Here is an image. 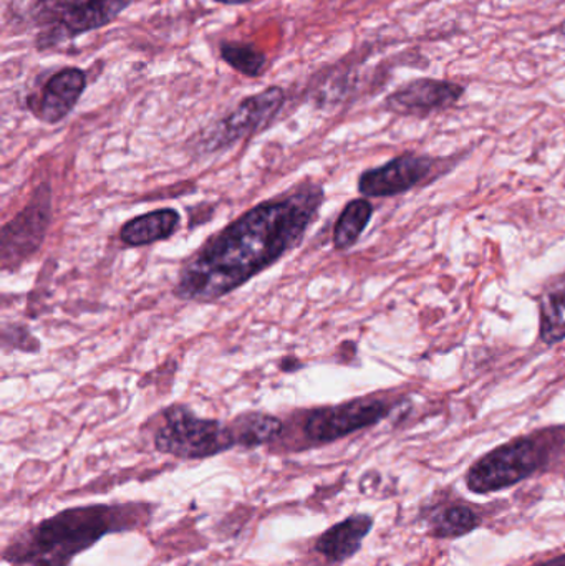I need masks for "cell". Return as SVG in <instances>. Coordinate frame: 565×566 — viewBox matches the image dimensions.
<instances>
[{
    "instance_id": "obj_15",
    "label": "cell",
    "mask_w": 565,
    "mask_h": 566,
    "mask_svg": "<svg viewBox=\"0 0 565 566\" xmlns=\"http://www.w3.org/2000/svg\"><path fill=\"white\" fill-rule=\"evenodd\" d=\"M541 339L556 345L565 339V277L554 282L540 300Z\"/></svg>"
},
{
    "instance_id": "obj_12",
    "label": "cell",
    "mask_w": 565,
    "mask_h": 566,
    "mask_svg": "<svg viewBox=\"0 0 565 566\" xmlns=\"http://www.w3.org/2000/svg\"><path fill=\"white\" fill-rule=\"evenodd\" d=\"M372 528H374V517L370 515H350L345 521L332 525L317 538L315 552L332 564H344L358 554Z\"/></svg>"
},
{
    "instance_id": "obj_14",
    "label": "cell",
    "mask_w": 565,
    "mask_h": 566,
    "mask_svg": "<svg viewBox=\"0 0 565 566\" xmlns=\"http://www.w3.org/2000/svg\"><path fill=\"white\" fill-rule=\"evenodd\" d=\"M229 426L234 434L236 446L245 449L261 448V446L275 441L284 429L281 419L271 415H262V412L239 416Z\"/></svg>"
},
{
    "instance_id": "obj_1",
    "label": "cell",
    "mask_w": 565,
    "mask_h": 566,
    "mask_svg": "<svg viewBox=\"0 0 565 566\" xmlns=\"http://www.w3.org/2000/svg\"><path fill=\"white\" fill-rule=\"evenodd\" d=\"M322 202L321 186L307 182L255 206L196 252L179 274L176 296L205 303L234 292L301 244Z\"/></svg>"
},
{
    "instance_id": "obj_17",
    "label": "cell",
    "mask_w": 565,
    "mask_h": 566,
    "mask_svg": "<svg viewBox=\"0 0 565 566\" xmlns=\"http://www.w3.org/2000/svg\"><path fill=\"white\" fill-rule=\"evenodd\" d=\"M480 524V515L473 509L467 505H451L431 517L430 535L433 538L451 541L471 534Z\"/></svg>"
},
{
    "instance_id": "obj_19",
    "label": "cell",
    "mask_w": 565,
    "mask_h": 566,
    "mask_svg": "<svg viewBox=\"0 0 565 566\" xmlns=\"http://www.w3.org/2000/svg\"><path fill=\"white\" fill-rule=\"evenodd\" d=\"M216 3L221 6L236 7V6H248V3L255 2V0H215Z\"/></svg>"
},
{
    "instance_id": "obj_9",
    "label": "cell",
    "mask_w": 565,
    "mask_h": 566,
    "mask_svg": "<svg viewBox=\"0 0 565 566\" xmlns=\"http://www.w3.org/2000/svg\"><path fill=\"white\" fill-rule=\"evenodd\" d=\"M467 86L453 80L415 78L398 86L385 98L384 108L398 116L427 118L454 108L463 99Z\"/></svg>"
},
{
    "instance_id": "obj_7",
    "label": "cell",
    "mask_w": 565,
    "mask_h": 566,
    "mask_svg": "<svg viewBox=\"0 0 565 566\" xmlns=\"http://www.w3.org/2000/svg\"><path fill=\"white\" fill-rule=\"evenodd\" d=\"M395 402L381 398H360L315 409L305 421V436L315 444H328L388 418Z\"/></svg>"
},
{
    "instance_id": "obj_6",
    "label": "cell",
    "mask_w": 565,
    "mask_h": 566,
    "mask_svg": "<svg viewBox=\"0 0 565 566\" xmlns=\"http://www.w3.org/2000/svg\"><path fill=\"white\" fill-rule=\"evenodd\" d=\"M287 93L282 86L272 85L255 95L242 99L228 116L206 129L199 139L205 153L221 151L241 139L251 138L274 122L284 108Z\"/></svg>"
},
{
    "instance_id": "obj_2",
    "label": "cell",
    "mask_w": 565,
    "mask_h": 566,
    "mask_svg": "<svg viewBox=\"0 0 565 566\" xmlns=\"http://www.w3.org/2000/svg\"><path fill=\"white\" fill-rule=\"evenodd\" d=\"M151 505L92 504L65 509L17 532L2 552L13 566H70L103 537L136 531L151 521Z\"/></svg>"
},
{
    "instance_id": "obj_20",
    "label": "cell",
    "mask_w": 565,
    "mask_h": 566,
    "mask_svg": "<svg viewBox=\"0 0 565 566\" xmlns=\"http://www.w3.org/2000/svg\"><path fill=\"white\" fill-rule=\"evenodd\" d=\"M533 566H565V555H559V557L551 558V560L543 562V564H537Z\"/></svg>"
},
{
    "instance_id": "obj_16",
    "label": "cell",
    "mask_w": 565,
    "mask_h": 566,
    "mask_svg": "<svg viewBox=\"0 0 565 566\" xmlns=\"http://www.w3.org/2000/svg\"><path fill=\"white\" fill-rule=\"evenodd\" d=\"M374 216V206L367 199L348 202L335 224L334 244L338 251H347L357 244Z\"/></svg>"
},
{
    "instance_id": "obj_10",
    "label": "cell",
    "mask_w": 565,
    "mask_h": 566,
    "mask_svg": "<svg viewBox=\"0 0 565 566\" xmlns=\"http://www.w3.org/2000/svg\"><path fill=\"white\" fill-rule=\"evenodd\" d=\"M88 86V75L80 66H62L50 73L27 96V108L39 122L59 125L79 105Z\"/></svg>"
},
{
    "instance_id": "obj_4",
    "label": "cell",
    "mask_w": 565,
    "mask_h": 566,
    "mask_svg": "<svg viewBox=\"0 0 565 566\" xmlns=\"http://www.w3.org/2000/svg\"><path fill=\"white\" fill-rule=\"evenodd\" d=\"M136 0H30V25L36 52H50L115 22Z\"/></svg>"
},
{
    "instance_id": "obj_5",
    "label": "cell",
    "mask_w": 565,
    "mask_h": 566,
    "mask_svg": "<svg viewBox=\"0 0 565 566\" xmlns=\"http://www.w3.org/2000/svg\"><path fill=\"white\" fill-rule=\"evenodd\" d=\"M236 446L231 426L215 419L198 418L185 406L163 412V424L155 432V448L161 454L186 461L215 458Z\"/></svg>"
},
{
    "instance_id": "obj_3",
    "label": "cell",
    "mask_w": 565,
    "mask_h": 566,
    "mask_svg": "<svg viewBox=\"0 0 565 566\" xmlns=\"http://www.w3.org/2000/svg\"><path fill=\"white\" fill-rule=\"evenodd\" d=\"M565 449V426L514 439L471 465L467 485L474 494H493L543 471Z\"/></svg>"
},
{
    "instance_id": "obj_13",
    "label": "cell",
    "mask_w": 565,
    "mask_h": 566,
    "mask_svg": "<svg viewBox=\"0 0 565 566\" xmlns=\"http://www.w3.org/2000/svg\"><path fill=\"white\" fill-rule=\"evenodd\" d=\"M178 226L179 214L175 209H158L126 222L119 231V239L123 244L142 248L171 238Z\"/></svg>"
},
{
    "instance_id": "obj_18",
    "label": "cell",
    "mask_w": 565,
    "mask_h": 566,
    "mask_svg": "<svg viewBox=\"0 0 565 566\" xmlns=\"http://www.w3.org/2000/svg\"><path fill=\"white\" fill-rule=\"evenodd\" d=\"M219 56L234 72L241 73L248 78H259V76L264 75L269 65L268 55L258 46L248 42L226 40L219 45Z\"/></svg>"
},
{
    "instance_id": "obj_11",
    "label": "cell",
    "mask_w": 565,
    "mask_h": 566,
    "mask_svg": "<svg viewBox=\"0 0 565 566\" xmlns=\"http://www.w3.org/2000/svg\"><path fill=\"white\" fill-rule=\"evenodd\" d=\"M50 189H36L30 205L17 214L2 231L3 269L17 268L36 252L50 224Z\"/></svg>"
},
{
    "instance_id": "obj_8",
    "label": "cell",
    "mask_w": 565,
    "mask_h": 566,
    "mask_svg": "<svg viewBox=\"0 0 565 566\" xmlns=\"http://www.w3.org/2000/svg\"><path fill=\"white\" fill-rule=\"evenodd\" d=\"M443 159L405 153L380 168L368 169L358 179V191L367 198H391L423 185L443 169Z\"/></svg>"
}]
</instances>
